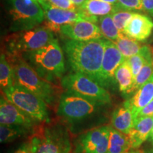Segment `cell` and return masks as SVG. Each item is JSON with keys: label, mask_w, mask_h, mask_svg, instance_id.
Here are the masks:
<instances>
[{"label": "cell", "mask_w": 153, "mask_h": 153, "mask_svg": "<svg viewBox=\"0 0 153 153\" xmlns=\"http://www.w3.org/2000/svg\"><path fill=\"white\" fill-rule=\"evenodd\" d=\"M34 118L23 111L5 97L0 101V123L1 125L21 126L30 129L35 123Z\"/></svg>", "instance_id": "obj_12"}, {"label": "cell", "mask_w": 153, "mask_h": 153, "mask_svg": "<svg viewBox=\"0 0 153 153\" xmlns=\"http://www.w3.org/2000/svg\"><path fill=\"white\" fill-rule=\"evenodd\" d=\"M54 39L53 32L45 27L14 32L5 39L9 56H21L43 48Z\"/></svg>", "instance_id": "obj_5"}, {"label": "cell", "mask_w": 153, "mask_h": 153, "mask_svg": "<svg viewBox=\"0 0 153 153\" xmlns=\"http://www.w3.org/2000/svg\"><path fill=\"white\" fill-rule=\"evenodd\" d=\"M149 140H150V142L153 145V129H152V133H151L150 136V137H149Z\"/></svg>", "instance_id": "obj_37"}, {"label": "cell", "mask_w": 153, "mask_h": 153, "mask_svg": "<svg viewBox=\"0 0 153 153\" xmlns=\"http://www.w3.org/2000/svg\"><path fill=\"white\" fill-rule=\"evenodd\" d=\"M153 74V62H147L138 74L136 76L134 80L133 86L132 87L131 92L136 91L140 87H142L145 83H146Z\"/></svg>", "instance_id": "obj_26"}, {"label": "cell", "mask_w": 153, "mask_h": 153, "mask_svg": "<svg viewBox=\"0 0 153 153\" xmlns=\"http://www.w3.org/2000/svg\"><path fill=\"white\" fill-rule=\"evenodd\" d=\"M9 14L14 31L36 28L43 22L45 13L39 4L31 0H10Z\"/></svg>", "instance_id": "obj_8"}, {"label": "cell", "mask_w": 153, "mask_h": 153, "mask_svg": "<svg viewBox=\"0 0 153 153\" xmlns=\"http://www.w3.org/2000/svg\"><path fill=\"white\" fill-rule=\"evenodd\" d=\"M126 60L114 42L105 39V49L98 83L103 87H110L116 82L115 73Z\"/></svg>", "instance_id": "obj_10"}, {"label": "cell", "mask_w": 153, "mask_h": 153, "mask_svg": "<svg viewBox=\"0 0 153 153\" xmlns=\"http://www.w3.org/2000/svg\"><path fill=\"white\" fill-rule=\"evenodd\" d=\"M131 145L128 136L110 126L108 149L107 153H124L129 151Z\"/></svg>", "instance_id": "obj_21"}, {"label": "cell", "mask_w": 153, "mask_h": 153, "mask_svg": "<svg viewBox=\"0 0 153 153\" xmlns=\"http://www.w3.org/2000/svg\"><path fill=\"white\" fill-rule=\"evenodd\" d=\"M47 1L57 8L72 11L77 10V8L70 0H47Z\"/></svg>", "instance_id": "obj_30"}, {"label": "cell", "mask_w": 153, "mask_h": 153, "mask_svg": "<svg viewBox=\"0 0 153 153\" xmlns=\"http://www.w3.org/2000/svg\"><path fill=\"white\" fill-rule=\"evenodd\" d=\"M14 71L10 62L4 54L1 53L0 58V85L1 89L4 90L7 88L14 85Z\"/></svg>", "instance_id": "obj_25"}, {"label": "cell", "mask_w": 153, "mask_h": 153, "mask_svg": "<svg viewBox=\"0 0 153 153\" xmlns=\"http://www.w3.org/2000/svg\"><path fill=\"white\" fill-rule=\"evenodd\" d=\"M120 7L127 11H143L142 0H118Z\"/></svg>", "instance_id": "obj_29"}, {"label": "cell", "mask_w": 153, "mask_h": 153, "mask_svg": "<svg viewBox=\"0 0 153 153\" xmlns=\"http://www.w3.org/2000/svg\"><path fill=\"white\" fill-rule=\"evenodd\" d=\"M30 142L35 153H70L71 150L67 132L61 128H45Z\"/></svg>", "instance_id": "obj_9"}, {"label": "cell", "mask_w": 153, "mask_h": 153, "mask_svg": "<svg viewBox=\"0 0 153 153\" xmlns=\"http://www.w3.org/2000/svg\"><path fill=\"white\" fill-rule=\"evenodd\" d=\"M70 1H71L76 8L78 9L80 7H82V6L85 3L87 0H70Z\"/></svg>", "instance_id": "obj_34"}, {"label": "cell", "mask_w": 153, "mask_h": 153, "mask_svg": "<svg viewBox=\"0 0 153 153\" xmlns=\"http://www.w3.org/2000/svg\"><path fill=\"white\" fill-rule=\"evenodd\" d=\"M115 79L119 90L125 94L131 92L134 83V76L127 59L118 67L115 73Z\"/></svg>", "instance_id": "obj_20"}, {"label": "cell", "mask_w": 153, "mask_h": 153, "mask_svg": "<svg viewBox=\"0 0 153 153\" xmlns=\"http://www.w3.org/2000/svg\"><path fill=\"white\" fill-rule=\"evenodd\" d=\"M99 23L101 33L106 40L115 42L123 34L115 25L112 14L100 17L99 19Z\"/></svg>", "instance_id": "obj_23"}, {"label": "cell", "mask_w": 153, "mask_h": 153, "mask_svg": "<svg viewBox=\"0 0 153 153\" xmlns=\"http://www.w3.org/2000/svg\"><path fill=\"white\" fill-rule=\"evenodd\" d=\"M105 49V39L77 41L65 44L67 57L74 72L89 76L98 82Z\"/></svg>", "instance_id": "obj_1"}, {"label": "cell", "mask_w": 153, "mask_h": 153, "mask_svg": "<svg viewBox=\"0 0 153 153\" xmlns=\"http://www.w3.org/2000/svg\"><path fill=\"white\" fill-rule=\"evenodd\" d=\"M139 153H153V150H148V151L140 150Z\"/></svg>", "instance_id": "obj_38"}, {"label": "cell", "mask_w": 153, "mask_h": 153, "mask_svg": "<svg viewBox=\"0 0 153 153\" xmlns=\"http://www.w3.org/2000/svg\"><path fill=\"white\" fill-rule=\"evenodd\" d=\"M135 118L131 108L123 106L118 107L114 111L111 116V125L113 128L126 135H128L133 128Z\"/></svg>", "instance_id": "obj_19"}, {"label": "cell", "mask_w": 153, "mask_h": 153, "mask_svg": "<svg viewBox=\"0 0 153 153\" xmlns=\"http://www.w3.org/2000/svg\"><path fill=\"white\" fill-rule=\"evenodd\" d=\"M127 60L129 63L130 67H131L134 79L136 77V76L138 74L141 69L143 68V67L148 62L146 59L145 58V57L142 54H140V53L129 57V58L127 59Z\"/></svg>", "instance_id": "obj_28"}, {"label": "cell", "mask_w": 153, "mask_h": 153, "mask_svg": "<svg viewBox=\"0 0 153 153\" xmlns=\"http://www.w3.org/2000/svg\"><path fill=\"white\" fill-rule=\"evenodd\" d=\"M30 129L21 126L1 125L0 126V141L1 143H10L19 137L27 134Z\"/></svg>", "instance_id": "obj_24"}, {"label": "cell", "mask_w": 153, "mask_h": 153, "mask_svg": "<svg viewBox=\"0 0 153 153\" xmlns=\"http://www.w3.org/2000/svg\"><path fill=\"white\" fill-rule=\"evenodd\" d=\"M28 58L41 77L43 75L61 77L65 70L64 54L55 39L41 48L28 53Z\"/></svg>", "instance_id": "obj_4"}, {"label": "cell", "mask_w": 153, "mask_h": 153, "mask_svg": "<svg viewBox=\"0 0 153 153\" xmlns=\"http://www.w3.org/2000/svg\"><path fill=\"white\" fill-rule=\"evenodd\" d=\"M153 129V116L135 119L133 128L128 133L131 149H136L149 139Z\"/></svg>", "instance_id": "obj_17"}, {"label": "cell", "mask_w": 153, "mask_h": 153, "mask_svg": "<svg viewBox=\"0 0 153 153\" xmlns=\"http://www.w3.org/2000/svg\"><path fill=\"white\" fill-rule=\"evenodd\" d=\"M61 33L71 40L77 41H87L104 38L98 26L86 20L62 25Z\"/></svg>", "instance_id": "obj_13"}, {"label": "cell", "mask_w": 153, "mask_h": 153, "mask_svg": "<svg viewBox=\"0 0 153 153\" xmlns=\"http://www.w3.org/2000/svg\"><path fill=\"white\" fill-rule=\"evenodd\" d=\"M106 105L65 91L61 95L57 114L70 124L85 122L100 114Z\"/></svg>", "instance_id": "obj_3"}, {"label": "cell", "mask_w": 153, "mask_h": 153, "mask_svg": "<svg viewBox=\"0 0 153 153\" xmlns=\"http://www.w3.org/2000/svg\"><path fill=\"white\" fill-rule=\"evenodd\" d=\"M143 11L153 16V0H142Z\"/></svg>", "instance_id": "obj_33"}, {"label": "cell", "mask_w": 153, "mask_h": 153, "mask_svg": "<svg viewBox=\"0 0 153 153\" xmlns=\"http://www.w3.org/2000/svg\"><path fill=\"white\" fill-rule=\"evenodd\" d=\"M122 9L118 6L105 2L101 0H87L82 7L77 9L85 15L89 22L97 23L98 17L113 14L114 12Z\"/></svg>", "instance_id": "obj_16"}, {"label": "cell", "mask_w": 153, "mask_h": 153, "mask_svg": "<svg viewBox=\"0 0 153 153\" xmlns=\"http://www.w3.org/2000/svg\"><path fill=\"white\" fill-rule=\"evenodd\" d=\"M110 126H102L86 132L79 137L76 153H107Z\"/></svg>", "instance_id": "obj_11"}, {"label": "cell", "mask_w": 153, "mask_h": 153, "mask_svg": "<svg viewBox=\"0 0 153 153\" xmlns=\"http://www.w3.org/2000/svg\"><path fill=\"white\" fill-rule=\"evenodd\" d=\"M101 1H105V2H107V3L111 4L118 6V7H120L119 4H118V0H101Z\"/></svg>", "instance_id": "obj_35"}, {"label": "cell", "mask_w": 153, "mask_h": 153, "mask_svg": "<svg viewBox=\"0 0 153 153\" xmlns=\"http://www.w3.org/2000/svg\"><path fill=\"white\" fill-rule=\"evenodd\" d=\"M41 6L45 13L46 21L53 24L62 26V25L72 24L82 20L88 21L85 15L78 10L72 11L57 8L48 1L41 4Z\"/></svg>", "instance_id": "obj_15"}, {"label": "cell", "mask_w": 153, "mask_h": 153, "mask_svg": "<svg viewBox=\"0 0 153 153\" xmlns=\"http://www.w3.org/2000/svg\"><path fill=\"white\" fill-rule=\"evenodd\" d=\"M7 100L38 121H49L47 104L43 99L26 88L14 84L4 90Z\"/></svg>", "instance_id": "obj_6"}, {"label": "cell", "mask_w": 153, "mask_h": 153, "mask_svg": "<svg viewBox=\"0 0 153 153\" xmlns=\"http://www.w3.org/2000/svg\"><path fill=\"white\" fill-rule=\"evenodd\" d=\"M9 58L14 71V84L26 88L46 104H52L55 95L53 86L43 79L22 56H9Z\"/></svg>", "instance_id": "obj_2"}, {"label": "cell", "mask_w": 153, "mask_h": 153, "mask_svg": "<svg viewBox=\"0 0 153 153\" xmlns=\"http://www.w3.org/2000/svg\"><path fill=\"white\" fill-rule=\"evenodd\" d=\"M153 30V22L149 16L134 13L126 24L123 34L137 41H144L150 37Z\"/></svg>", "instance_id": "obj_14"}, {"label": "cell", "mask_w": 153, "mask_h": 153, "mask_svg": "<svg viewBox=\"0 0 153 153\" xmlns=\"http://www.w3.org/2000/svg\"><path fill=\"white\" fill-rule=\"evenodd\" d=\"M31 1H35V2H37V3L39 4L40 5H41V4L45 2V1H47V0H31Z\"/></svg>", "instance_id": "obj_36"}, {"label": "cell", "mask_w": 153, "mask_h": 153, "mask_svg": "<svg viewBox=\"0 0 153 153\" xmlns=\"http://www.w3.org/2000/svg\"><path fill=\"white\" fill-rule=\"evenodd\" d=\"M14 153H35L33 147L31 142L25 143L22 145L18 150H16Z\"/></svg>", "instance_id": "obj_32"}, {"label": "cell", "mask_w": 153, "mask_h": 153, "mask_svg": "<svg viewBox=\"0 0 153 153\" xmlns=\"http://www.w3.org/2000/svg\"><path fill=\"white\" fill-rule=\"evenodd\" d=\"M66 91L76 94L100 104L108 105L111 102L108 91L98 82L89 76L77 72L63 76L61 81Z\"/></svg>", "instance_id": "obj_7"}, {"label": "cell", "mask_w": 153, "mask_h": 153, "mask_svg": "<svg viewBox=\"0 0 153 153\" xmlns=\"http://www.w3.org/2000/svg\"><path fill=\"white\" fill-rule=\"evenodd\" d=\"M148 116H153V100L138 113L135 118L140 117H148Z\"/></svg>", "instance_id": "obj_31"}, {"label": "cell", "mask_w": 153, "mask_h": 153, "mask_svg": "<svg viewBox=\"0 0 153 153\" xmlns=\"http://www.w3.org/2000/svg\"><path fill=\"white\" fill-rule=\"evenodd\" d=\"M114 43L126 59L139 54L143 48L138 41L128 37L124 34Z\"/></svg>", "instance_id": "obj_22"}, {"label": "cell", "mask_w": 153, "mask_h": 153, "mask_svg": "<svg viewBox=\"0 0 153 153\" xmlns=\"http://www.w3.org/2000/svg\"><path fill=\"white\" fill-rule=\"evenodd\" d=\"M134 13L135 12L131 11L120 9V10L116 11L112 14V18L115 25L122 33H123L126 24L131 20Z\"/></svg>", "instance_id": "obj_27"}, {"label": "cell", "mask_w": 153, "mask_h": 153, "mask_svg": "<svg viewBox=\"0 0 153 153\" xmlns=\"http://www.w3.org/2000/svg\"><path fill=\"white\" fill-rule=\"evenodd\" d=\"M153 100V74L150 79L135 91L134 95L124 102V105L131 108L134 118L145 106Z\"/></svg>", "instance_id": "obj_18"}, {"label": "cell", "mask_w": 153, "mask_h": 153, "mask_svg": "<svg viewBox=\"0 0 153 153\" xmlns=\"http://www.w3.org/2000/svg\"><path fill=\"white\" fill-rule=\"evenodd\" d=\"M140 150H132V151H127L124 153H139Z\"/></svg>", "instance_id": "obj_39"}]
</instances>
